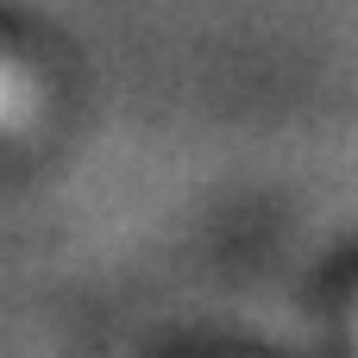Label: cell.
Returning <instances> with one entry per match:
<instances>
[{
    "mask_svg": "<svg viewBox=\"0 0 358 358\" xmlns=\"http://www.w3.org/2000/svg\"><path fill=\"white\" fill-rule=\"evenodd\" d=\"M0 120H13V76H0Z\"/></svg>",
    "mask_w": 358,
    "mask_h": 358,
    "instance_id": "obj_1",
    "label": "cell"
}]
</instances>
